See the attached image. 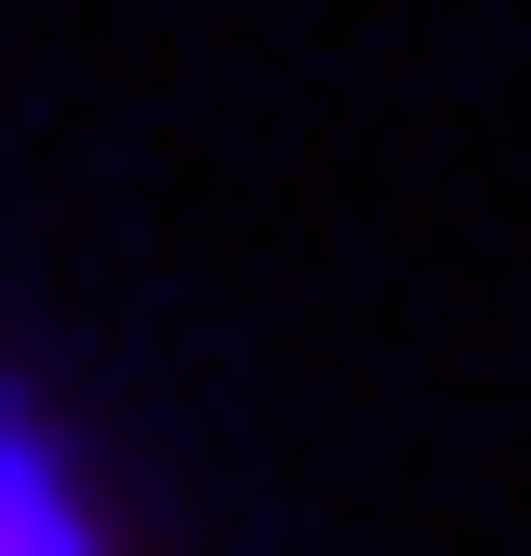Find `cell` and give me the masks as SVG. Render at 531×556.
Here are the masks:
<instances>
[{"instance_id": "6da1fadb", "label": "cell", "mask_w": 531, "mask_h": 556, "mask_svg": "<svg viewBox=\"0 0 531 556\" xmlns=\"http://www.w3.org/2000/svg\"><path fill=\"white\" fill-rule=\"evenodd\" d=\"M0 556H102V531H76V481H51L26 430H0Z\"/></svg>"}]
</instances>
